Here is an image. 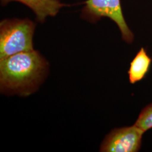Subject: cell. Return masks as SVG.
I'll return each instance as SVG.
<instances>
[{"mask_svg":"<svg viewBox=\"0 0 152 152\" xmlns=\"http://www.w3.org/2000/svg\"><path fill=\"white\" fill-rule=\"evenodd\" d=\"M47 70L46 60L34 50L0 59L1 91L28 96L37 88Z\"/></svg>","mask_w":152,"mask_h":152,"instance_id":"6da1fadb","label":"cell"},{"mask_svg":"<svg viewBox=\"0 0 152 152\" xmlns=\"http://www.w3.org/2000/svg\"><path fill=\"white\" fill-rule=\"evenodd\" d=\"M35 24L28 19H4L0 23V59L33 49Z\"/></svg>","mask_w":152,"mask_h":152,"instance_id":"7a4b0ae2","label":"cell"},{"mask_svg":"<svg viewBox=\"0 0 152 152\" xmlns=\"http://www.w3.org/2000/svg\"><path fill=\"white\" fill-rule=\"evenodd\" d=\"M85 4L82 12L83 19L95 23L102 18H108L117 25L125 41H133L134 34L125 21L120 0H87Z\"/></svg>","mask_w":152,"mask_h":152,"instance_id":"3957f363","label":"cell"},{"mask_svg":"<svg viewBox=\"0 0 152 152\" xmlns=\"http://www.w3.org/2000/svg\"><path fill=\"white\" fill-rule=\"evenodd\" d=\"M144 132L135 125L114 129L105 137L100 151L136 152L140 149Z\"/></svg>","mask_w":152,"mask_h":152,"instance_id":"277c9868","label":"cell"},{"mask_svg":"<svg viewBox=\"0 0 152 152\" xmlns=\"http://www.w3.org/2000/svg\"><path fill=\"white\" fill-rule=\"evenodd\" d=\"M3 5L11 1L19 2L27 6L36 14L37 19L41 23L45 22L49 16H54L61 8L65 6L59 0H1Z\"/></svg>","mask_w":152,"mask_h":152,"instance_id":"5b68a950","label":"cell"},{"mask_svg":"<svg viewBox=\"0 0 152 152\" xmlns=\"http://www.w3.org/2000/svg\"><path fill=\"white\" fill-rule=\"evenodd\" d=\"M152 63V59L148 54L146 50L141 48L130 63L128 71L130 83L135 84L143 80L150 70Z\"/></svg>","mask_w":152,"mask_h":152,"instance_id":"8992f818","label":"cell"},{"mask_svg":"<svg viewBox=\"0 0 152 152\" xmlns=\"http://www.w3.org/2000/svg\"><path fill=\"white\" fill-rule=\"evenodd\" d=\"M135 125L144 132L152 129V104L141 110Z\"/></svg>","mask_w":152,"mask_h":152,"instance_id":"52a82bcc","label":"cell"}]
</instances>
